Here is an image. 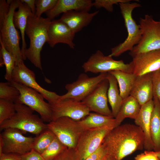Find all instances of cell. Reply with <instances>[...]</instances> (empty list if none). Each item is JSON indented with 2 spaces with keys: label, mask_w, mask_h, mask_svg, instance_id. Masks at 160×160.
Returning a JSON list of instances; mask_svg holds the SVG:
<instances>
[{
  "label": "cell",
  "mask_w": 160,
  "mask_h": 160,
  "mask_svg": "<svg viewBox=\"0 0 160 160\" xmlns=\"http://www.w3.org/2000/svg\"><path fill=\"white\" fill-rule=\"evenodd\" d=\"M144 135L142 129L130 124L120 125L104 137L102 144L107 154L115 160H122L135 151L144 148Z\"/></svg>",
  "instance_id": "cell-1"
},
{
  "label": "cell",
  "mask_w": 160,
  "mask_h": 160,
  "mask_svg": "<svg viewBox=\"0 0 160 160\" xmlns=\"http://www.w3.org/2000/svg\"><path fill=\"white\" fill-rule=\"evenodd\" d=\"M21 3L20 0H0V41L15 56L16 65L24 63L19 45V33L13 20L14 13Z\"/></svg>",
  "instance_id": "cell-2"
},
{
  "label": "cell",
  "mask_w": 160,
  "mask_h": 160,
  "mask_svg": "<svg viewBox=\"0 0 160 160\" xmlns=\"http://www.w3.org/2000/svg\"><path fill=\"white\" fill-rule=\"evenodd\" d=\"M52 20L36 17L33 14L28 18L25 33L30 40L29 47L25 50L24 60L28 59L36 67L42 70L41 52L48 40V31Z\"/></svg>",
  "instance_id": "cell-3"
},
{
  "label": "cell",
  "mask_w": 160,
  "mask_h": 160,
  "mask_svg": "<svg viewBox=\"0 0 160 160\" xmlns=\"http://www.w3.org/2000/svg\"><path fill=\"white\" fill-rule=\"evenodd\" d=\"M15 113L11 118L0 124V130L8 128L18 129L24 133L26 132L38 135L48 128L47 124L34 111L22 104L15 103Z\"/></svg>",
  "instance_id": "cell-4"
},
{
  "label": "cell",
  "mask_w": 160,
  "mask_h": 160,
  "mask_svg": "<svg viewBox=\"0 0 160 160\" xmlns=\"http://www.w3.org/2000/svg\"><path fill=\"white\" fill-rule=\"evenodd\" d=\"M119 4L128 35L124 42L111 49L109 55L112 57H118L127 51H131L138 44L142 36L140 25L136 23L132 15L133 9L140 7V4L129 2L120 3Z\"/></svg>",
  "instance_id": "cell-5"
},
{
  "label": "cell",
  "mask_w": 160,
  "mask_h": 160,
  "mask_svg": "<svg viewBox=\"0 0 160 160\" xmlns=\"http://www.w3.org/2000/svg\"><path fill=\"white\" fill-rule=\"evenodd\" d=\"M139 25L141 39L129 54L132 57L139 54L160 49V20H154L151 16L140 18Z\"/></svg>",
  "instance_id": "cell-6"
},
{
  "label": "cell",
  "mask_w": 160,
  "mask_h": 160,
  "mask_svg": "<svg viewBox=\"0 0 160 160\" xmlns=\"http://www.w3.org/2000/svg\"><path fill=\"white\" fill-rule=\"evenodd\" d=\"M48 129L68 148L75 149L78 140L85 130L78 121L63 117L47 124Z\"/></svg>",
  "instance_id": "cell-7"
},
{
  "label": "cell",
  "mask_w": 160,
  "mask_h": 160,
  "mask_svg": "<svg viewBox=\"0 0 160 160\" xmlns=\"http://www.w3.org/2000/svg\"><path fill=\"white\" fill-rule=\"evenodd\" d=\"M19 91L20 95L16 103L25 105L40 115L45 122L51 121L52 111L50 104L46 102L43 95L35 90L13 81L10 82Z\"/></svg>",
  "instance_id": "cell-8"
},
{
  "label": "cell",
  "mask_w": 160,
  "mask_h": 160,
  "mask_svg": "<svg viewBox=\"0 0 160 160\" xmlns=\"http://www.w3.org/2000/svg\"><path fill=\"white\" fill-rule=\"evenodd\" d=\"M85 72L94 73H105L119 70L132 73L130 63H125L122 60H117L109 55H105L100 50L92 54L82 65Z\"/></svg>",
  "instance_id": "cell-9"
},
{
  "label": "cell",
  "mask_w": 160,
  "mask_h": 160,
  "mask_svg": "<svg viewBox=\"0 0 160 160\" xmlns=\"http://www.w3.org/2000/svg\"><path fill=\"white\" fill-rule=\"evenodd\" d=\"M107 73H100L92 77L84 73H81L75 81L65 85L67 92L60 95L59 100L70 99L82 101L99 83L106 78Z\"/></svg>",
  "instance_id": "cell-10"
},
{
  "label": "cell",
  "mask_w": 160,
  "mask_h": 160,
  "mask_svg": "<svg viewBox=\"0 0 160 160\" xmlns=\"http://www.w3.org/2000/svg\"><path fill=\"white\" fill-rule=\"evenodd\" d=\"M112 129L105 127L85 129L74 149L77 160H84L97 151L105 135Z\"/></svg>",
  "instance_id": "cell-11"
},
{
  "label": "cell",
  "mask_w": 160,
  "mask_h": 160,
  "mask_svg": "<svg viewBox=\"0 0 160 160\" xmlns=\"http://www.w3.org/2000/svg\"><path fill=\"white\" fill-rule=\"evenodd\" d=\"M22 131L16 128H8L0 134L4 143V153H15L22 155L30 151L35 137L23 135Z\"/></svg>",
  "instance_id": "cell-12"
},
{
  "label": "cell",
  "mask_w": 160,
  "mask_h": 160,
  "mask_svg": "<svg viewBox=\"0 0 160 160\" xmlns=\"http://www.w3.org/2000/svg\"><path fill=\"white\" fill-rule=\"evenodd\" d=\"M12 81L35 90L50 104L57 102L59 99L60 95L43 88L37 83L34 72L27 68L24 63L15 65L12 74Z\"/></svg>",
  "instance_id": "cell-13"
},
{
  "label": "cell",
  "mask_w": 160,
  "mask_h": 160,
  "mask_svg": "<svg viewBox=\"0 0 160 160\" xmlns=\"http://www.w3.org/2000/svg\"><path fill=\"white\" fill-rule=\"evenodd\" d=\"M50 104L52 111L51 121L63 117L79 121L90 113L88 108L81 101L72 99L59 100Z\"/></svg>",
  "instance_id": "cell-14"
},
{
  "label": "cell",
  "mask_w": 160,
  "mask_h": 160,
  "mask_svg": "<svg viewBox=\"0 0 160 160\" xmlns=\"http://www.w3.org/2000/svg\"><path fill=\"white\" fill-rule=\"evenodd\" d=\"M109 85L106 78L99 83L81 102L90 112L113 117L108 105L107 92Z\"/></svg>",
  "instance_id": "cell-15"
},
{
  "label": "cell",
  "mask_w": 160,
  "mask_h": 160,
  "mask_svg": "<svg viewBox=\"0 0 160 160\" xmlns=\"http://www.w3.org/2000/svg\"><path fill=\"white\" fill-rule=\"evenodd\" d=\"M129 63L137 76L152 73L160 69V49L137 55Z\"/></svg>",
  "instance_id": "cell-16"
},
{
  "label": "cell",
  "mask_w": 160,
  "mask_h": 160,
  "mask_svg": "<svg viewBox=\"0 0 160 160\" xmlns=\"http://www.w3.org/2000/svg\"><path fill=\"white\" fill-rule=\"evenodd\" d=\"M75 34L60 19L52 20L48 29L47 42L52 48L58 43H62L73 49L75 47L73 39Z\"/></svg>",
  "instance_id": "cell-17"
},
{
  "label": "cell",
  "mask_w": 160,
  "mask_h": 160,
  "mask_svg": "<svg viewBox=\"0 0 160 160\" xmlns=\"http://www.w3.org/2000/svg\"><path fill=\"white\" fill-rule=\"evenodd\" d=\"M154 106L153 99L141 105L140 112L134 120L135 124L140 127L143 132L144 135V148L148 151H152L153 149L150 133V124Z\"/></svg>",
  "instance_id": "cell-18"
},
{
  "label": "cell",
  "mask_w": 160,
  "mask_h": 160,
  "mask_svg": "<svg viewBox=\"0 0 160 160\" xmlns=\"http://www.w3.org/2000/svg\"><path fill=\"white\" fill-rule=\"evenodd\" d=\"M152 74L137 76L130 92V95L135 98L141 106L153 99Z\"/></svg>",
  "instance_id": "cell-19"
},
{
  "label": "cell",
  "mask_w": 160,
  "mask_h": 160,
  "mask_svg": "<svg viewBox=\"0 0 160 160\" xmlns=\"http://www.w3.org/2000/svg\"><path fill=\"white\" fill-rule=\"evenodd\" d=\"M93 6L91 0H58L53 9L45 13L47 17L52 20L61 13L71 11L89 12Z\"/></svg>",
  "instance_id": "cell-20"
},
{
  "label": "cell",
  "mask_w": 160,
  "mask_h": 160,
  "mask_svg": "<svg viewBox=\"0 0 160 160\" xmlns=\"http://www.w3.org/2000/svg\"><path fill=\"white\" fill-rule=\"evenodd\" d=\"M98 13L71 11L63 13L60 19L76 33L89 25Z\"/></svg>",
  "instance_id": "cell-21"
},
{
  "label": "cell",
  "mask_w": 160,
  "mask_h": 160,
  "mask_svg": "<svg viewBox=\"0 0 160 160\" xmlns=\"http://www.w3.org/2000/svg\"><path fill=\"white\" fill-rule=\"evenodd\" d=\"M84 129L105 127L113 129L116 127L115 119L95 113H90L86 117L78 121Z\"/></svg>",
  "instance_id": "cell-22"
},
{
  "label": "cell",
  "mask_w": 160,
  "mask_h": 160,
  "mask_svg": "<svg viewBox=\"0 0 160 160\" xmlns=\"http://www.w3.org/2000/svg\"><path fill=\"white\" fill-rule=\"evenodd\" d=\"M141 107L138 101L131 95L123 99L119 110L114 118L116 127L121 125L126 118L135 120L138 116Z\"/></svg>",
  "instance_id": "cell-23"
},
{
  "label": "cell",
  "mask_w": 160,
  "mask_h": 160,
  "mask_svg": "<svg viewBox=\"0 0 160 160\" xmlns=\"http://www.w3.org/2000/svg\"><path fill=\"white\" fill-rule=\"evenodd\" d=\"M18 9L17 11L14 13L13 20L15 28L20 31L22 41L21 49L23 57L24 51L27 48L25 34L27 20L28 17L33 14L28 6L21 1Z\"/></svg>",
  "instance_id": "cell-24"
},
{
  "label": "cell",
  "mask_w": 160,
  "mask_h": 160,
  "mask_svg": "<svg viewBox=\"0 0 160 160\" xmlns=\"http://www.w3.org/2000/svg\"><path fill=\"white\" fill-rule=\"evenodd\" d=\"M154 106L152 113L150 124V133L153 145V151L160 150V102L154 97Z\"/></svg>",
  "instance_id": "cell-25"
},
{
  "label": "cell",
  "mask_w": 160,
  "mask_h": 160,
  "mask_svg": "<svg viewBox=\"0 0 160 160\" xmlns=\"http://www.w3.org/2000/svg\"><path fill=\"white\" fill-rule=\"evenodd\" d=\"M106 78L109 84L107 92L108 100L111 107L113 117L115 118L119 110L123 99L120 95L118 82L115 77L108 73Z\"/></svg>",
  "instance_id": "cell-26"
},
{
  "label": "cell",
  "mask_w": 160,
  "mask_h": 160,
  "mask_svg": "<svg viewBox=\"0 0 160 160\" xmlns=\"http://www.w3.org/2000/svg\"><path fill=\"white\" fill-rule=\"evenodd\" d=\"M116 79L119 87L120 94L123 99L130 95L137 76L133 73L119 70L108 72Z\"/></svg>",
  "instance_id": "cell-27"
},
{
  "label": "cell",
  "mask_w": 160,
  "mask_h": 160,
  "mask_svg": "<svg viewBox=\"0 0 160 160\" xmlns=\"http://www.w3.org/2000/svg\"><path fill=\"white\" fill-rule=\"evenodd\" d=\"M0 65H4L6 73L4 78L7 81H12V74L16 65V60L15 56L7 50L0 41Z\"/></svg>",
  "instance_id": "cell-28"
},
{
  "label": "cell",
  "mask_w": 160,
  "mask_h": 160,
  "mask_svg": "<svg viewBox=\"0 0 160 160\" xmlns=\"http://www.w3.org/2000/svg\"><path fill=\"white\" fill-rule=\"evenodd\" d=\"M55 137L52 132L47 128L35 137L32 149L41 154Z\"/></svg>",
  "instance_id": "cell-29"
},
{
  "label": "cell",
  "mask_w": 160,
  "mask_h": 160,
  "mask_svg": "<svg viewBox=\"0 0 160 160\" xmlns=\"http://www.w3.org/2000/svg\"><path fill=\"white\" fill-rule=\"evenodd\" d=\"M19 90L10 82L0 83V99L12 101L16 103L19 98Z\"/></svg>",
  "instance_id": "cell-30"
},
{
  "label": "cell",
  "mask_w": 160,
  "mask_h": 160,
  "mask_svg": "<svg viewBox=\"0 0 160 160\" xmlns=\"http://www.w3.org/2000/svg\"><path fill=\"white\" fill-rule=\"evenodd\" d=\"M67 148L56 137L41 155L45 160H51Z\"/></svg>",
  "instance_id": "cell-31"
},
{
  "label": "cell",
  "mask_w": 160,
  "mask_h": 160,
  "mask_svg": "<svg viewBox=\"0 0 160 160\" xmlns=\"http://www.w3.org/2000/svg\"><path fill=\"white\" fill-rule=\"evenodd\" d=\"M15 112V103L13 102L0 99V124L12 117Z\"/></svg>",
  "instance_id": "cell-32"
},
{
  "label": "cell",
  "mask_w": 160,
  "mask_h": 160,
  "mask_svg": "<svg viewBox=\"0 0 160 160\" xmlns=\"http://www.w3.org/2000/svg\"><path fill=\"white\" fill-rule=\"evenodd\" d=\"M58 0H36V12L35 15L41 17V15L52 9L56 5Z\"/></svg>",
  "instance_id": "cell-33"
},
{
  "label": "cell",
  "mask_w": 160,
  "mask_h": 160,
  "mask_svg": "<svg viewBox=\"0 0 160 160\" xmlns=\"http://www.w3.org/2000/svg\"><path fill=\"white\" fill-rule=\"evenodd\" d=\"M131 0H95L93 2V6L96 9L103 8L109 12L113 10V6L120 3L129 2Z\"/></svg>",
  "instance_id": "cell-34"
},
{
  "label": "cell",
  "mask_w": 160,
  "mask_h": 160,
  "mask_svg": "<svg viewBox=\"0 0 160 160\" xmlns=\"http://www.w3.org/2000/svg\"><path fill=\"white\" fill-rule=\"evenodd\" d=\"M153 97L157 98L160 102V69L152 74Z\"/></svg>",
  "instance_id": "cell-35"
},
{
  "label": "cell",
  "mask_w": 160,
  "mask_h": 160,
  "mask_svg": "<svg viewBox=\"0 0 160 160\" xmlns=\"http://www.w3.org/2000/svg\"><path fill=\"white\" fill-rule=\"evenodd\" d=\"M51 160H77L75 150L67 148Z\"/></svg>",
  "instance_id": "cell-36"
},
{
  "label": "cell",
  "mask_w": 160,
  "mask_h": 160,
  "mask_svg": "<svg viewBox=\"0 0 160 160\" xmlns=\"http://www.w3.org/2000/svg\"><path fill=\"white\" fill-rule=\"evenodd\" d=\"M106 155V150L101 144L97 151L84 160H103Z\"/></svg>",
  "instance_id": "cell-37"
},
{
  "label": "cell",
  "mask_w": 160,
  "mask_h": 160,
  "mask_svg": "<svg viewBox=\"0 0 160 160\" xmlns=\"http://www.w3.org/2000/svg\"><path fill=\"white\" fill-rule=\"evenodd\" d=\"M21 160H45L41 154L33 149L21 155Z\"/></svg>",
  "instance_id": "cell-38"
},
{
  "label": "cell",
  "mask_w": 160,
  "mask_h": 160,
  "mask_svg": "<svg viewBox=\"0 0 160 160\" xmlns=\"http://www.w3.org/2000/svg\"><path fill=\"white\" fill-rule=\"evenodd\" d=\"M135 160H159L153 151H145L143 153L138 154Z\"/></svg>",
  "instance_id": "cell-39"
},
{
  "label": "cell",
  "mask_w": 160,
  "mask_h": 160,
  "mask_svg": "<svg viewBox=\"0 0 160 160\" xmlns=\"http://www.w3.org/2000/svg\"><path fill=\"white\" fill-rule=\"evenodd\" d=\"M0 160H21V155L15 153H4L0 155Z\"/></svg>",
  "instance_id": "cell-40"
},
{
  "label": "cell",
  "mask_w": 160,
  "mask_h": 160,
  "mask_svg": "<svg viewBox=\"0 0 160 160\" xmlns=\"http://www.w3.org/2000/svg\"><path fill=\"white\" fill-rule=\"evenodd\" d=\"M21 1L26 4L31 9L32 13L35 15L36 12L35 0H20Z\"/></svg>",
  "instance_id": "cell-41"
},
{
  "label": "cell",
  "mask_w": 160,
  "mask_h": 160,
  "mask_svg": "<svg viewBox=\"0 0 160 160\" xmlns=\"http://www.w3.org/2000/svg\"><path fill=\"white\" fill-rule=\"evenodd\" d=\"M4 147V143L0 135V155L3 153V150Z\"/></svg>",
  "instance_id": "cell-42"
},
{
  "label": "cell",
  "mask_w": 160,
  "mask_h": 160,
  "mask_svg": "<svg viewBox=\"0 0 160 160\" xmlns=\"http://www.w3.org/2000/svg\"><path fill=\"white\" fill-rule=\"evenodd\" d=\"M103 160H115L113 158L109 156L108 155H106Z\"/></svg>",
  "instance_id": "cell-43"
},
{
  "label": "cell",
  "mask_w": 160,
  "mask_h": 160,
  "mask_svg": "<svg viewBox=\"0 0 160 160\" xmlns=\"http://www.w3.org/2000/svg\"><path fill=\"white\" fill-rule=\"evenodd\" d=\"M154 152L155 155L158 158L159 160H160V150L157 152Z\"/></svg>",
  "instance_id": "cell-44"
}]
</instances>
